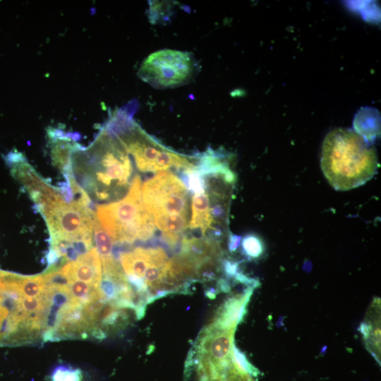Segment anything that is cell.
<instances>
[{"label":"cell","mask_w":381,"mask_h":381,"mask_svg":"<svg viewBox=\"0 0 381 381\" xmlns=\"http://www.w3.org/2000/svg\"><path fill=\"white\" fill-rule=\"evenodd\" d=\"M92 327L85 313L83 306L71 300L60 311L58 322L52 334L50 341L62 339L87 338Z\"/></svg>","instance_id":"8"},{"label":"cell","mask_w":381,"mask_h":381,"mask_svg":"<svg viewBox=\"0 0 381 381\" xmlns=\"http://www.w3.org/2000/svg\"><path fill=\"white\" fill-rule=\"evenodd\" d=\"M239 241H240V237L229 234L228 236L229 250L231 252L235 251L239 245Z\"/></svg>","instance_id":"18"},{"label":"cell","mask_w":381,"mask_h":381,"mask_svg":"<svg viewBox=\"0 0 381 381\" xmlns=\"http://www.w3.org/2000/svg\"><path fill=\"white\" fill-rule=\"evenodd\" d=\"M46 222L50 244L66 241L93 245L92 218L95 212L79 202L67 203L57 191L36 204Z\"/></svg>","instance_id":"6"},{"label":"cell","mask_w":381,"mask_h":381,"mask_svg":"<svg viewBox=\"0 0 381 381\" xmlns=\"http://www.w3.org/2000/svg\"><path fill=\"white\" fill-rule=\"evenodd\" d=\"M378 159L375 147L356 131L336 128L325 137L322 148V171L338 190L357 188L375 174Z\"/></svg>","instance_id":"2"},{"label":"cell","mask_w":381,"mask_h":381,"mask_svg":"<svg viewBox=\"0 0 381 381\" xmlns=\"http://www.w3.org/2000/svg\"><path fill=\"white\" fill-rule=\"evenodd\" d=\"M44 289L42 275L23 276L18 291L23 296L38 297L44 293Z\"/></svg>","instance_id":"14"},{"label":"cell","mask_w":381,"mask_h":381,"mask_svg":"<svg viewBox=\"0 0 381 381\" xmlns=\"http://www.w3.org/2000/svg\"><path fill=\"white\" fill-rule=\"evenodd\" d=\"M71 168L77 183L95 202L121 200L133 180L129 154L104 126L89 147L73 153Z\"/></svg>","instance_id":"1"},{"label":"cell","mask_w":381,"mask_h":381,"mask_svg":"<svg viewBox=\"0 0 381 381\" xmlns=\"http://www.w3.org/2000/svg\"><path fill=\"white\" fill-rule=\"evenodd\" d=\"M97 218L112 243L131 244L152 239L155 228L141 198V179L133 178L126 195L121 200L96 207Z\"/></svg>","instance_id":"5"},{"label":"cell","mask_w":381,"mask_h":381,"mask_svg":"<svg viewBox=\"0 0 381 381\" xmlns=\"http://www.w3.org/2000/svg\"><path fill=\"white\" fill-rule=\"evenodd\" d=\"M141 198L164 241L176 248L189 226L190 201L186 186L171 171H161L143 183Z\"/></svg>","instance_id":"3"},{"label":"cell","mask_w":381,"mask_h":381,"mask_svg":"<svg viewBox=\"0 0 381 381\" xmlns=\"http://www.w3.org/2000/svg\"><path fill=\"white\" fill-rule=\"evenodd\" d=\"M177 255L193 265L197 271L201 265L212 260H222L223 250L220 243L207 237L183 236Z\"/></svg>","instance_id":"9"},{"label":"cell","mask_w":381,"mask_h":381,"mask_svg":"<svg viewBox=\"0 0 381 381\" xmlns=\"http://www.w3.org/2000/svg\"><path fill=\"white\" fill-rule=\"evenodd\" d=\"M51 381H82V372L79 369L61 365L54 370Z\"/></svg>","instance_id":"15"},{"label":"cell","mask_w":381,"mask_h":381,"mask_svg":"<svg viewBox=\"0 0 381 381\" xmlns=\"http://www.w3.org/2000/svg\"><path fill=\"white\" fill-rule=\"evenodd\" d=\"M242 249L244 254L250 258H258L262 253L260 241L253 235H248L243 239Z\"/></svg>","instance_id":"16"},{"label":"cell","mask_w":381,"mask_h":381,"mask_svg":"<svg viewBox=\"0 0 381 381\" xmlns=\"http://www.w3.org/2000/svg\"><path fill=\"white\" fill-rule=\"evenodd\" d=\"M92 231L93 240L101 260H103L112 257V241L101 226L96 214H95L92 218Z\"/></svg>","instance_id":"13"},{"label":"cell","mask_w":381,"mask_h":381,"mask_svg":"<svg viewBox=\"0 0 381 381\" xmlns=\"http://www.w3.org/2000/svg\"><path fill=\"white\" fill-rule=\"evenodd\" d=\"M253 291V288H248L243 294L234 296L225 301L208 325L217 329H236L246 313V307Z\"/></svg>","instance_id":"11"},{"label":"cell","mask_w":381,"mask_h":381,"mask_svg":"<svg viewBox=\"0 0 381 381\" xmlns=\"http://www.w3.org/2000/svg\"><path fill=\"white\" fill-rule=\"evenodd\" d=\"M9 312L2 303V297L0 294V341L5 335V326Z\"/></svg>","instance_id":"17"},{"label":"cell","mask_w":381,"mask_h":381,"mask_svg":"<svg viewBox=\"0 0 381 381\" xmlns=\"http://www.w3.org/2000/svg\"><path fill=\"white\" fill-rule=\"evenodd\" d=\"M69 275L73 280L87 282L99 287L102 277L100 257L96 248L71 262Z\"/></svg>","instance_id":"12"},{"label":"cell","mask_w":381,"mask_h":381,"mask_svg":"<svg viewBox=\"0 0 381 381\" xmlns=\"http://www.w3.org/2000/svg\"><path fill=\"white\" fill-rule=\"evenodd\" d=\"M104 126L133 156L141 172H161L171 169L183 172L196 164L197 155H182L164 146L143 131L126 109L112 112Z\"/></svg>","instance_id":"4"},{"label":"cell","mask_w":381,"mask_h":381,"mask_svg":"<svg viewBox=\"0 0 381 381\" xmlns=\"http://www.w3.org/2000/svg\"><path fill=\"white\" fill-rule=\"evenodd\" d=\"M195 70L192 54L164 49L151 53L143 61L138 75L153 87L173 88L189 82Z\"/></svg>","instance_id":"7"},{"label":"cell","mask_w":381,"mask_h":381,"mask_svg":"<svg viewBox=\"0 0 381 381\" xmlns=\"http://www.w3.org/2000/svg\"><path fill=\"white\" fill-rule=\"evenodd\" d=\"M50 156L54 165L62 174L71 170L73 153L82 146L77 143L76 133L66 132L56 127H48L47 130Z\"/></svg>","instance_id":"10"}]
</instances>
